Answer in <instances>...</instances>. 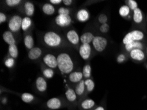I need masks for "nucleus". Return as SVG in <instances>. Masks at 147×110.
I'll return each mask as SVG.
<instances>
[{"mask_svg": "<svg viewBox=\"0 0 147 110\" xmlns=\"http://www.w3.org/2000/svg\"><path fill=\"white\" fill-rule=\"evenodd\" d=\"M108 40L101 36H96L92 41V46L98 52H102L106 50L108 46Z\"/></svg>", "mask_w": 147, "mask_h": 110, "instance_id": "nucleus-5", "label": "nucleus"}, {"mask_svg": "<svg viewBox=\"0 0 147 110\" xmlns=\"http://www.w3.org/2000/svg\"><path fill=\"white\" fill-rule=\"evenodd\" d=\"M143 48L144 45L141 42H133L130 44L125 45V49L129 53L135 49H141V50H143Z\"/></svg>", "mask_w": 147, "mask_h": 110, "instance_id": "nucleus-19", "label": "nucleus"}, {"mask_svg": "<svg viewBox=\"0 0 147 110\" xmlns=\"http://www.w3.org/2000/svg\"><path fill=\"white\" fill-rule=\"evenodd\" d=\"M8 51L10 57L14 58L15 59H16L18 57V55H19V50H18V48L16 44L9 46Z\"/></svg>", "mask_w": 147, "mask_h": 110, "instance_id": "nucleus-28", "label": "nucleus"}, {"mask_svg": "<svg viewBox=\"0 0 147 110\" xmlns=\"http://www.w3.org/2000/svg\"><path fill=\"white\" fill-rule=\"evenodd\" d=\"M21 0H6L5 3L9 7H15L21 3Z\"/></svg>", "mask_w": 147, "mask_h": 110, "instance_id": "nucleus-35", "label": "nucleus"}, {"mask_svg": "<svg viewBox=\"0 0 147 110\" xmlns=\"http://www.w3.org/2000/svg\"><path fill=\"white\" fill-rule=\"evenodd\" d=\"M72 19L69 15H58L55 18V22L59 27H67L69 26Z\"/></svg>", "mask_w": 147, "mask_h": 110, "instance_id": "nucleus-6", "label": "nucleus"}, {"mask_svg": "<svg viewBox=\"0 0 147 110\" xmlns=\"http://www.w3.org/2000/svg\"><path fill=\"white\" fill-rule=\"evenodd\" d=\"M63 3L66 6H70L73 3L72 0H63Z\"/></svg>", "mask_w": 147, "mask_h": 110, "instance_id": "nucleus-42", "label": "nucleus"}, {"mask_svg": "<svg viewBox=\"0 0 147 110\" xmlns=\"http://www.w3.org/2000/svg\"><path fill=\"white\" fill-rule=\"evenodd\" d=\"M21 98V100H23V102L26 103V104H30V103L32 102L34 100V96L32 94L28 92H24L22 94Z\"/></svg>", "mask_w": 147, "mask_h": 110, "instance_id": "nucleus-29", "label": "nucleus"}, {"mask_svg": "<svg viewBox=\"0 0 147 110\" xmlns=\"http://www.w3.org/2000/svg\"><path fill=\"white\" fill-rule=\"evenodd\" d=\"M67 39L71 44L73 45H77L79 44L80 42V37L79 34L77 32L76 30H69L66 34Z\"/></svg>", "mask_w": 147, "mask_h": 110, "instance_id": "nucleus-10", "label": "nucleus"}, {"mask_svg": "<svg viewBox=\"0 0 147 110\" xmlns=\"http://www.w3.org/2000/svg\"><path fill=\"white\" fill-rule=\"evenodd\" d=\"M65 97L69 102H75L77 100V95L76 92H75V90L69 88L65 91Z\"/></svg>", "mask_w": 147, "mask_h": 110, "instance_id": "nucleus-22", "label": "nucleus"}, {"mask_svg": "<svg viewBox=\"0 0 147 110\" xmlns=\"http://www.w3.org/2000/svg\"><path fill=\"white\" fill-rule=\"evenodd\" d=\"M32 19L30 17H24V18H23V21H22L21 30L24 31V32H25V31L30 28L31 25H32Z\"/></svg>", "mask_w": 147, "mask_h": 110, "instance_id": "nucleus-27", "label": "nucleus"}, {"mask_svg": "<svg viewBox=\"0 0 147 110\" xmlns=\"http://www.w3.org/2000/svg\"><path fill=\"white\" fill-rule=\"evenodd\" d=\"M63 1L62 0H50V3L52 5H59V4L61 3Z\"/></svg>", "mask_w": 147, "mask_h": 110, "instance_id": "nucleus-41", "label": "nucleus"}, {"mask_svg": "<svg viewBox=\"0 0 147 110\" xmlns=\"http://www.w3.org/2000/svg\"><path fill=\"white\" fill-rule=\"evenodd\" d=\"M84 83H85L86 92L88 93L92 92L95 88V83L94 80L91 79V78H88V79L84 80Z\"/></svg>", "mask_w": 147, "mask_h": 110, "instance_id": "nucleus-30", "label": "nucleus"}, {"mask_svg": "<svg viewBox=\"0 0 147 110\" xmlns=\"http://www.w3.org/2000/svg\"><path fill=\"white\" fill-rule=\"evenodd\" d=\"M125 2L126 5H127L130 8V9L132 10L133 11L138 8V3L137 1H135V0H127Z\"/></svg>", "mask_w": 147, "mask_h": 110, "instance_id": "nucleus-33", "label": "nucleus"}, {"mask_svg": "<svg viewBox=\"0 0 147 110\" xmlns=\"http://www.w3.org/2000/svg\"><path fill=\"white\" fill-rule=\"evenodd\" d=\"M77 19L81 22H85L90 19V13L86 9H81L77 11Z\"/></svg>", "mask_w": 147, "mask_h": 110, "instance_id": "nucleus-12", "label": "nucleus"}, {"mask_svg": "<svg viewBox=\"0 0 147 110\" xmlns=\"http://www.w3.org/2000/svg\"><path fill=\"white\" fill-rule=\"evenodd\" d=\"M144 34L141 30H133L127 33L123 37L122 42L124 45L130 44L133 42H141L144 38Z\"/></svg>", "mask_w": 147, "mask_h": 110, "instance_id": "nucleus-3", "label": "nucleus"}, {"mask_svg": "<svg viewBox=\"0 0 147 110\" xmlns=\"http://www.w3.org/2000/svg\"><path fill=\"white\" fill-rule=\"evenodd\" d=\"M79 52L82 59L88 60L90 57L91 53H92V48L90 44H82L80 46Z\"/></svg>", "mask_w": 147, "mask_h": 110, "instance_id": "nucleus-8", "label": "nucleus"}, {"mask_svg": "<svg viewBox=\"0 0 147 110\" xmlns=\"http://www.w3.org/2000/svg\"><path fill=\"white\" fill-rule=\"evenodd\" d=\"M15 61L14 58L13 57H8L7 59L5 61V65L9 69L12 68V67L15 65Z\"/></svg>", "mask_w": 147, "mask_h": 110, "instance_id": "nucleus-34", "label": "nucleus"}, {"mask_svg": "<svg viewBox=\"0 0 147 110\" xmlns=\"http://www.w3.org/2000/svg\"><path fill=\"white\" fill-rule=\"evenodd\" d=\"M131 11L130 8L127 5H121L119 9V14L121 17L128 18L130 17Z\"/></svg>", "mask_w": 147, "mask_h": 110, "instance_id": "nucleus-26", "label": "nucleus"}, {"mask_svg": "<svg viewBox=\"0 0 147 110\" xmlns=\"http://www.w3.org/2000/svg\"><path fill=\"white\" fill-rule=\"evenodd\" d=\"M85 90L86 86L85 83H84V80H82L81 82L77 83V86H75V91L78 96H82L84 94V92H85Z\"/></svg>", "mask_w": 147, "mask_h": 110, "instance_id": "nucleus-25", "label": "nucleus"}, {"mask_svg": "<svg viewBox=\"0 0 147 110\" xmlns=\"http://www.w3.org/2000/svg\"><path fill=\"white\" fill-rule=\"evenodd\" d=\"M24 44L26 48L28 50H31L33 48H34V41L33 39V37L30 34H28L24 36Z\"/></svg>", "mask_w": 147, "mask_h": 110, "instance_id": "nucleus-24", "label": "nucleus"}, {"mask_svg": "<svg viewBox=\"0 0 147 110\" xmlns=\"http://www.w3.org/2000/svg\"><path fill=\"white\" fill-rule=\"evenodd\" d=\"M43 40L46 46L51 48H56L62 43L61 37L58 33L53 31H49L44 34Z\"/></svg>", "mask_w": 147, "mask_h": 110, "instance_id": "nucleus-2", "label": "nucleus"}, {"mask_svg": "<svg viewBox=\"0 0 147 110\" xmlns=\"http://www.w3.org/2000/svg\"><path fill=\"white\" fill-rule=\"evenodd\" d=\"M100 31L102 33H108L109 30H110V25L108 23H105V24H102L100 25Z\"/></svg>", "mask_w": 147, "mask_h": 110, "instance_id": "nucleus-36", "label": "nucleus"}, {"mask_svg": "<svg viewBox=\"0 0 147 110\" xmlns=\"http://www.w3.org/2000/svg\"><path fill=\"white\" fill-rule=\"evenodd\" d=\"M93 110H106V109L103 106H102V105H99V106H97Z\"/></svg>", "mask_w": 147, "mask_h": 110, "instance_id": "nucleus-43", "label": "nucleus"}, {"mask_svg": "<svg viewBox=\"0 0 147 110\" xmlns=\"http://www.w3.org/2000/svg\"><path fill=\"white\" fill-rule=\"evenodd\" d=\"M24 12H25L26 17H32V15H34V11H35L34 5L30 1L26 2L24 5Z\"/></svg>", "mask_w": 147, "mask_h": 110, "instance_id": "nucleus-20", "label": "nucleus"}, {"mask_svg": "<svg viewBox=\"0 0 147 110\" xmlns=\"http://www.w3.org/2000/svg\"><path fill=\"white\" fill-rule=\"evenodd\" d=\"M94 37L95 36L92 32H84L80 37V41L83 44H90L91 42L92 43V41L94 40Z\"/></svg>", "mask_w": 147, "mask_h": 110, "instance_id": "nucleus-18", "label": "nucleus"}, {"mask_svg": "<svg viewBox=\"0 0 147 110\" xmlns=\"http://www.w3.org/2000/svg\"><path fill=\"white\" fill-rule=\"evenodd\" d=\"M3 39L4 42L7 44L9 46L16 44V40H15L14 36H13V34L10 30L5 31L3 33Z\"/></svg>", "mask_w": 147, "mask_h": 110, "instance_id": "nucleus-15", "label": "nucleus"}, {"mask_svg": "<svg viewBox=\"0 0 147 110\" xmlns=\"http://www.w3.org/2000/svg\"><path fill=\"white\" fill-rule=\"evenodd\" d=\"M146 55H147V46H146Z\"/></svg>", "mask_w": 147, "mask_h": 110, "instance_id": "nucleus-44", "label": "nucleus"}, {"mask_svg": "<svg viewBox=\"0 0 147 110\" xmlns=\"http://www.w3.org/2000/svg\"><path fill=\"white\" fill-rule=\"evenodd\" d=\"M57 67L61 73L67 75L72 73L74 69V63L69 53H60L57 57Z\"/></svg>", "mask_w": 147, "mask_h": 110, "instance_id": "nucleus-1", "label": "nucleus"}, {"mask_svg": "<svg viewBox=\"0 0 147 110\" xmlns=\"http://www.w3.org/2000/svg\"><path fill=\"white\" fill-rule=\"evenodd\" d=\"M82 74H83V77L85 78L86 79L90 78L91 76V72H92V69L89 64H86L83 67L82 69Z\"/></svg>", "mask_w": 147, "mask_h": 110, "instance_id": "nucleus-31", "label": "nucleus"}, {"mask_svg": "<svg viewBox=\"0 0 147 110\" xmlns=\"http://www.w3.org/2000/svg\"><path fill=\"white\" fill-rule=\"evenodd\" d=\"M70 10L67 7H60L58 9V15H69Z\"/></svg>", "mask_w": 147, "mask_h": 110, "instance_id": "nucleus-39", "label": "nucleus"}, {"mask_svg": "<svg viewBox=\"0 0 147 110\" xmlns=\"http://www.w3.org/2000/svg\"><path fill=\"white\" fill-rule=\"evenodd\" d=\"M42 11L46 15H52L55 12V9L52 4L50 3H44L42 6Z\"/></svg>", "mask_w": 147, "mask_h": 110, "instance_id": "nucleus-23", "label": "nucleus"}, {"mask_svg": "<svg viewBox=\"0 0 147 110\" xmlns=\"http://www.w3.org/2000/svg\"><path fill=\"white\" fill-rule=\"evenodd\" d=\"M116 60L118 63H123V62H125L127 60L126 55L123 54V53H120L117 57Z\"/></svg>", "mask_w": 147, "mask_h": 110, "instance_id": "nucleus-38", "label": "nucleus"}, {"mask_svg": "<svg viewBox=\"0 0 147 110\" xmlns=\"http://www.w3.org/2000/svg\"><path fill=\"white\" fill-rule=\"evenodd\" d=\"M146 69H147V64H146Z\"/></svg>", "mask_w": 147, "mask_h": 110, "instance_id": "nucleus-45", "label": "nucleus"}, {"mask_svg": "<svg viewBox=\"0 0 147 110\" xmlns=\"http://www.w3.org/2000/svg\"><path fill=\"white\" fill-rule=\"evenodd\" d=\"M108 17H107V15L106 14L100 15L98 18V22L100 23H101V24L107 23V22H108Z\"/></svg>", "mask_w": 147, "mask_h": 110, "instance_id": "nucleus-37", "label": "nucleus"}, {"mask_svg": "<svg viewBox=\"0 0 147 110\" xmlns=\"http://www.w3.org/2000/svg\"><path fill=\"white\" fill-rule=\"evenodd\" d=\"M36 87L40 92H45L48 88V84L45 78L42 77H38L36 80Z\"/></svg>", "mask_w": 147, "mask_h": 110, "instance_id": "nucleus-13", "label": "nucleus"}, {"mask_svg": "<svg viewBox=\"0 0 147 110\" xmlns=\"http://www.w3.org/2000/svg\"><path fill=\"white\" fill-rule=\"evenodd\" d=\"M23 18L20 15H15L11 18L8 22V27L12 32H18L21 29Z\"/></svg>", "mask_w": 147, "mask_h": 110, "instance_id": "nucleus-4", "label": "nucleus"}, {"mask_svg": "<svg viewBox=\"0 0 147 110\" xmlns=\"http://www.w3.org/2000/svg\"><path fill=\"white\" fill-rule=\"evenodd\" d=\"M95 102L92 99L87 98L82 100L81 103V107L83 110H90L95 106Z\"/></svg>", "mask_w": 147, "mask_h": 110, "instance_id": "nucleus-21", "label": "nucleus"}, {"mask_svg": "<svg viewBox=\"0 0 147 110\" xmlns=\"http://www.w3.org/2000/svg\"><path fill=\"white\" fill-rule=\"evenodd\" d=\"M130 57L135 61L141 62L145 59L146 55L144 51L141 49H135L129 52Z\"/></svg>", "mask_w": 147, "mask_h": 110, "instance_id": "nucleus-9", "label": "nucleus"}, {"mask_svg": "<svg viewBox=\"0 0 147 110\" xmlns=\"http://www.w3.org/2000/svg\"><path fill=\"white\" fill-rule=\"evenodd\" d=\"M83 78V74L81 71H73L69 75V79L73 83H79Z\"/></svg>", "mask_w": 147, "mask_h": 110, "instance_id": "nucleus-17", "label": "nucleus"}, {"mask_svg": "<svg viewBox=\"0 0 147 110\" xmlns=\"http://www.w3.org/2000/svg\"><path fill=\"white\" fill-rule=\"evenodd\" d=\"M46 106L52 110L59 109L62 106L61 100L58 98H52L46 102Z\"/></svg>", "mask_w": 147, "mask_h": 110, "instance_id": "nucleus-11", "label": "nucleus"}, {"mask_svg": "<svg viewBox=\"0 0 147 110\" xmlns=\"http://www.w3.org/2000/svg\"><path fill=\"white\" fill-rule=\"evenodd\" d=\"M43 75L45 78L50 79V78H53V76H54V71L51 68H46L44 69Z\"/></svg>", "mask_w": 147, "mask_h": 110, "instance_id": "nucleus-32", "label": "nucleus"}, {"mask_svg": "<svg viewBox=\"0 0 147 110\" xmlns=\"http://www.w3.org/2000/svg\"><path fill=\"white\" fill-rule=\"evenodd\" d=\"M42 50L39 47H34L29 50L28 53V57L30 60H36L41 57Z\"/></svg>", "mask_w": 147, "mask_h": 110, "instance_id": "nucleus-14", "label": "nucleus"}, {"mask_svg": "<svg viewBox=\"0 0 147 110\" xmlns=\"http://www.w3.org/2000/svg\"><path fill=\"white\" fill-rule=\"evenodd\" d=\"M43 62L48 68L55 69L57 67V59L56 57L52 53H47L44 56Z\"/></svg>", "mask_w": 147, "mask_h": 110, "instance_id": "nucleus-7", "label": "nucleus"}, {"mask_svg": "<svg viewBox=\"0 0 147 110\" xmlns=\"http://www.w3.org/2000/svg\"><path fill=\"white\" fill-rule=\"evenodd\" d=\"M7 20V16L5 13L1 12L0 13V23L2 24L5 22Z\"/></svg>", "mask_w": 147, "mask_h": 110, "instance_id": "nucleus-40", "label": "nucleus"}, {"mask_svg": "<svg viewBox=\"0 0 147 110\" xmlns=\"http://www.w3.org/2000/svg\"><path fill=\"white\" fill-rule=\"evenodd\" d=\"M133 19L136 24L142 23L144 19V15L141 9L138 7L133 11Z\"/></svg>", "mask_w": 147, "mask_h": 110, "instance_id": "nucleus-16", "label": "nucleus"}]
</instances>
